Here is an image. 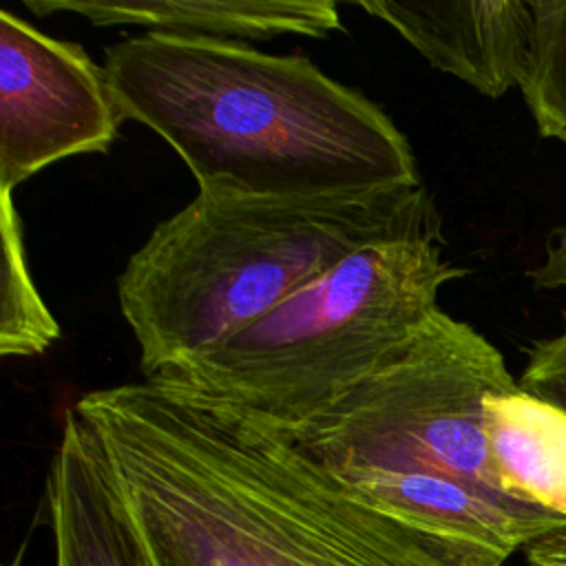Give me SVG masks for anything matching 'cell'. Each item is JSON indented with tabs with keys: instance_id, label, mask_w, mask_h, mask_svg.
<instances>
[{
	"instance_id": "30bf717a",
	"label": "cell",
	"mask_w": 566,
	"mask_h": 566,
	"mask_svg": "<svg viewBox=\"0 0 566 566\" xmlns=\"http://www.w3.org/2000/svg\"><path fill=\"white\" fill-rule=\"evenodd\" d=\"M484 427L502 491L566 517V411L517 387L486 398Z\"/></svg>"
},
{
	"instance_id": "9a60e30c",
	"label": "cell",
	"mask_w": 566,
	"mask_h": 566,
	"mask_svg": "<svg viewBox=\"0 0 566 566\" xmlns=\"http://www.w3.org/2000/svg\"><path fill=\"white\" fill-rule=\"evenodd\" d=\"M526 566H566V531L526 546Z\"/></svg>"
},
{
	"instance_id": "7a4b0ae2",
	"label": "cell",
	"mask_w": 566,
	"mask_h": 566,
	"mask_svg": "<svg viewBox=\"0 0 566 566\" xmlns=\"http://www.w3.org/2000/svg\"><path fill=\"white\" fill-rule=\"evenodd\" d=\"M104 53L122 117L155 130L203 195L325 197L422 181L394 119L303 55L161 31Z\"/></svg>"
},
{
	"instance_id": "9c48e42d",
	"label": "cell",
	"mask_w": 566,
	"mask_h": 566,
	"mask_svg": "<svg viewBox=\"0 0 566 566\" xmlns=\"http://www.w3.org/2000/svg\"><path fill=\"white\" fill-rule=\"evenodd\" d=\"M24 7L35 15L75 13L97 27L135 24L232 42L276 35L327 38L343 29L338 4L332 0H24Z\"/></svg>"
},
{
	"instance_id": "52a82bcc",
	"label": "cell",
	"mask_w": 566,
	"mask_h": 566,
	"mask_svg": "<svg viewBox=\"0 0 566 566\" xmlns=\"http://www.w3.org/2000/svg\"><path fill=\"white\" fill-rule=\"evenodd\" d=\"M365 13L396 29L431 66L486 97L520 86L533 35L522 0H367Z\"/></svg>"
},
{
	"instance_id": "5bb4252c",
	"label": "cell",
	"mask_w": 566,
	"mask_h": 566,
	"mask_svg": "<svg viewBox=\"0 0 566 566\" xmlns=\"http://www.w3.org/2000/svg\"><path fill=\"white\" fill-rule=\"evenodd\" d=\"M531 281L539 290H564L566 292V217L553 230L544 259L528 272ZM566 318V312H564Z\"/></svg>"
},
{
	"instance_id": "4fadbf2b",
	"label": "cell",
	"mask_w": 566,
	"mask_h": 566,
	"mask_svg": "<svg viewBox=\"0 0 566 566\" xmlns=\"http://www.w3.org/2000/svg\"><path fill=\"white\" fill-rule=\"evenodd\" d=\"M520 387L566 411V321L564 329L526 347Z\"/></svg>"
},
{
	"instance_id": "ba28073f",
	"label": "cell",
	"mask_w": 566,
	"mask_h": 566,
	"mask_svg": "<svg viewBox=\"0 0 566 566\" xmlns=\"http://www.w3.org/2000/svg\"><path fill=\"white\" fill-rule=\"evenodd\" d=\"M57 566H153L91 427L71 407L46 480Z\"/></svg>"
},
{
	"instance_id": "7c38bea8",
	"label": "cell",
	"mask_w": 566,
	"mask_h": 566,
	"mask_svg": "<svg viewBox=\"0 0 566 566\" xmlns=\"http://www.w3.org/2000/svg\"><path fill=\"white\" fill-rule=\"evenodd\" d=\"M531 4L533 35L517 88L537 133L566 146V0H533Z\"/></svg>"
},
{
	"instance_id": "3957f363",
	"label": "cell",
	"mask_w": 566,
	"mask_h": 566,
	"mask_svg": "<svg viewBox=\"0 0 566 566\" xmlns=\"http://www.w3.org/2000/svg\"><path fill=\"white\" fill-rule=\"evenodd\" d=\"M442 237L427 186L325 197L199 192L117 276L146 378L241 334L365 245Z\"/></svg>"
},
{
	"instance_id": "5b68a950",
	"label": "cell",
	"mask_w": 566,
	"mask_h": 566,
	"mask_svg": "<svg viewBox=\"0 0 566 566\" xmlns=\"http://www.w3.org/2000/svg\"><path fill=\"white\" fill-rule=\"evenodd\" d=\"M517 387L500 349L438 307L285 438L363 500L424 480L504 493L484 402Z\"/></svg>"
},
{
	"instance_id": "277c9868",
	"label": "cell",
	"mask_w": 566,
	"mask_h": 566,
	"mask_svg": "<svg viewBox=\"0 0 566 566\" xmlns=\"http://www.w3.org/2000/svg\"><path fill=\"white\" fill-rule=\"evenodd\" d=\"M467 270L442 237L387 239L349 254L241 334L146 380L219 400L290 436L438 310Z\"/></svg>"
},
{
	"instance_id": "8992f818",
	"label": "cell",
	"mask_w": 566,
	"mask_h": 566,
	"mask_svg": "<svg viewBox=\"0 0 566 566\" xmlns=\"http://www.w3.org/2000/svg\"><path fill=\"white\" fill-rule=\"evenodd\" d=\"M122 122L104 66L0 11V192L60 159L106 153Z\"/></svg>"
},
{
	"instance_id": "8fae6325",
	"label": "cell",
	"mask_w": 566,
	"mask_h": 566,
	"mask_svg": "<svg viewBox=\"0 0 566 566\" xmlns=\"http://www.w3.org/2000/svg\"><path fill=\"white\" fill-rule=\"evenodd\" d=\"M2 230V294H0V354H42L60 336V325L44 305L24 254L22 221L11 192H0Z\"/></svg>"
},
{
	"instance_id": "6da1fadb",
	"label": "cell",
	"mask_w": 566,
	"mask_h": 566,
	"mask_svg": "<svg viewBox=\"0 0 566 566\" xmlns=\"http://www.w3.org/2000/svg\"><path fill=\"white\" fill-rule=\"evenodd\" d=\"M113 471L153 566H502L349 491L290 438L157 380L75 407Z\"/></svg>"
}]
</instances>
